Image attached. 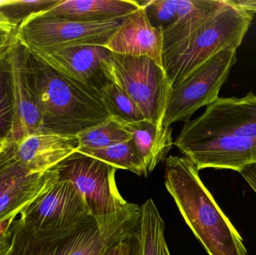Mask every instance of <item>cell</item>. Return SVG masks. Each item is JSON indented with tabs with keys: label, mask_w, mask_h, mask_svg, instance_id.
Returning a JSON list of instances; mask_svg holds the SVG:
<instances>
[{
	"label": "cell",
	"mask_w": 256,
	"mask_h": 255,
	"mask_svg": "<svg viewBox=\"0 0 256 255\" xmlns=\"http://www.w3.org/2000/svg\"><path fill=\"white\" fill-rule=\"evenodd\" d=\"M239 7L252 13H256V0H233Z\"/></svg>",
	"instance_id": "1f68e13d"
},
{
	"label": "cell",
	"mask_w": 256,
	"mask_h": 255,
	"mask_svg": "<svg viewBox=\"0 0 256 255\" xmlns=\"http://www.w3.org/2000/svg\"><path fill=\"white\" fill-rule=\"evenodd\" d=\"M32 51L63 74L100 94L114 83L110 70L112 52L105 46L78 45Z\"/></svg>",
	"instance_id": "8fae6325"
},
{
	"label": "cell",
	"mask_w": 256,
	"mask_h": 255,
	"mask_svg": "<svg viewBox=\"0 0 256 255\" xmlns=\"http://www.w3.org/2000/svg\"><path fill=\"white\" fill-rule=\"evenodd\" d=\"M203 0H150L138 1L146 8L148 17L155 27L162 29L198 8Z\"/></svg>",
	"instance_id": "603a6c76"
},
{
	"label": "cell",
	"mask_w": 256,
	"mask_h": 255,
	"mask_svg": "<svg viewBox=\"0 0 256 255\" xmlns=\"http://www.w3.org/2000/svg\"><path fill=\"white\" fill-rule=\"evenodd\" d=\"M254 13L244 10L233 0L208 19L177 47L162 57V67L172 88L188 78L215 55L242 45Z\"/></svg>",
	"instance_id": "277c9868"
},
{
	"label": "cell",
	"mask_w": 256,
	"mask_h": 255,
	"mask_svg": "<svg viewBox=\"0 0 256 255\" xmlns=\"http://www.w3.org/2000/svg\"><path fill=\"white\" fill-rule=\"evenodd\" d=\"M110 70L114 83L130 96L146 119L162 126L172 89L164 69L148 57L112 52Z\"/></svg>",
	"instance_id": "5b68a950"
},
{
	"label": "cell",
	"mask_w": 256,
	"mask_h": 255,
	"mask_svg": "<svg viewBox=\"0 0 256 255\" xmlns=\"http://www.w3.org/2000/svg\"><path fill=\"white\" fill-rule=\"evenodd\" d=\"M79 147L100 149L130 140V134L124 128V123L110 118L103 124L86 130L76 136Z\"/></svg>",
	"instance_id": "cb8c5ba5"
},
{
	"label": "cell",
	"mask_w": 256,
	"mask_h": 255,
	"mask_svg": "<svg viewBox=\"0 0 256 255\" xmlns=\"http://www.w3.org/2000/svg\"><path fill=\"white\" fill-rule=\"evenodd\" d=\"M124 126L130 134L148 173H150L160 163L166 159L167 154L172 148V128L158 125L146 119L124 123Z\"/></svg>",
	"instance_id": "e0dca14e"
},
{
	"label": "cell",
	"mask_w": 256,
	"mask_h": 255,
	"mask_svg": "<svg viewBox=\"0 0 256 255\" xmlns=\"http://www.w3.org/2000/svg\"><path fill=\"white\" fill-rule=\"evenodd\" d=\"M52 168L73 184L92 217L115 214L128 203L117 187L116 168L102 160L75 151Z\"/></svg>",
	"instance_id": "52a82bcc"
},
{
	"label": "cell",
	"mask_w": 256,
	"mask_h": 255,
	"mask_svg": "<svg viewBox=\"0 0 256 255\" xmlns=\"http://www.w3.org/2000/svg\"><path fill=\"white\" fill-rule=\"evenodd\" d=\"M231 136L256 140V94L220 97L194 120L185 121L179 140Z\"/></svg>",
	"instance_id": "9c48e42d"
},
{
	"label": "cell",
	"mask_w": 256,
	"mask_h": 255,
	"mask_svg": "<svg viewBox=\"0 0 256 255\" xmlns=\"http://www.w3.org/2000/svg\"><path fill=\"white\" fill-rule=\"evenodd\" d=\"M134 0H62L43 14L80 22L122 19L140 8Z\"/></svg>",
	"instance_id": "2e32d148"
},
{
	"label": "cell",
	"mask_w": 256,
	"mask_h": 255,
	"mask_svg": "<svg viewBox=\"0 0 256 255\" xmlns=\"http://www.w3.org/2000/svg\"><path fill=\"white\" fill-rule=\"evenodd\" d=\"M14 143L15 155L31 173H43L79 148L76 137L38 132Z\"/></svg>",
	"instance_id": "9a60e30c"
},
{
	"label": "cell",
	"mask_w": 256,
	"mask_h": 255,
	"mask_svg": "<svg viewBox=\"0 0 256 255\" xmlns=\"http://www.w3.org/2000/svg\"><path fill=\"white\" fill-rule=\"evenodd\" d=\"M164 255H171L170 254V250H168V247H167L166 243H164Z\"/></svg>",
	"instance_id": "836d02e7"
},
{
	"label": "cell",
	"mask_w": 256,
	"mask_h": 255,
	"mask_svg": "<svg viewBox=\"0 0 256 255\" xmlns=\"http://www.w3.org/2000/svg\"><path fill=\"white\" fill-rule=\"evenodd\" d=\"M76 151L102 160L117 169L130 171L138 176L148 175L132 139L100 149L79 147Z\"/></svg>",
	"instance_id": "44dd1931"
},
{
	"label": "cell",
	"mask_w": 256,
	"mask_h": 255,
	"mask_svg": "<svg viewBox=\"0 0 256 255\" xmlns=\"http://www.w3.org/2000/svg\"><path fill=\"white\" fill-rule=\"evenodd\" d=\"M61 1L62 0H4L0 4V15L18 28L28 18L50 10Z\"/></svg>",
	"instance_id": "484cf974"
},
{
	"label": "cell",
	"mask_w": 256,
	"mask_h": 255,
	"mask_svg": "<svg viewBox=\"0 0 256 255\" xmlns=\"http://www.w3.org/2000/svg\"><path fill=\"white\" fill-rule=\"evenodd\" d=\"M18 28L0 15V57L10 50L18 42Z\"/></svg>",
	"instance_id": "83f0119b"
},
{
	"label": "cell",
	"mask_w": 256,
	"mask_h": 255,
	"mask_svg": "<svg viewBox=\"0 0 256 255\" xmlns=\"http://www.w3.org/2000/svg\"></svg>",
	"instance_id": "8d00e7d4"
},
{
	"label": "cell",
	"mask_w": 256,
	"mask_h": 255,
	"mask_svg": "<svg viewBox=\"0 0 256 255\" xmlns=\"http://www.w3.org/2000/svg\"><path fill=\"white\" fill-rule=\"evenodd\" d=\"M174 145L198 171L230 169L240 173L256 164V140L231 136L179 140Z\"/></svg>",
	"instance_id": "7c38bea8"
},
{
	"label": "cell",
	"mask_w": 256,
	"mask_h": 255,
	"mask_svg": "<svg viewBox=\"0 0 256 255\" xmlns=\"http://www.w3.org/2000/svg\"><path fill=\"white\" fill-rule=\"evenodd\" d=\"M236 62L237 49L226 48L174 87L167 102L162 126L171 127L174 123L189 121L200 108L218 100Z\"/></svg>",
	"instance_id": "8992f818"
},
{
	"label": "cell",
	"mask_w": 256,
	"mask_h": 255,
	"mask_svg": "<svg viewBox=\"0 0 256 255\" xmlns=\"http://www.w3.org/2000/svg\"><path fill=\"white\" fill-rule=\"evenodd\" d=\"M7 143H6V142H3V141L0 140V152L2 151L3 148L6 147V144Z\"/></svg>",
	"instance_id": "e575fe53"
},
{
	"label": "cell",
	"mask_w": 256,
	"mask_h": 255,
	"mask_svg": "<svg viewBox=\"0 0 256 255\" xmlns=\"http://www.w3.org/2000/svg\"><path fill=\"white\" fill-rule=\"evenodd\" d=\"M12 62L16 114L9 142H16L40 130L42 115L28 48L19 40L12 47Z\"/></svg>",
	"instance_id": "4fadbf2b"
},
{
	"label": "cell",
	"mask_w": 256,
	"mask_h": 255,
	"mask_svg": "<svg viewBox=\"0 0 256 255\" xmlns=\"http://www.w3.org/2000/svg\"><path fill=\"white\" fill-rule=\"evenodd\" d=\"M18 215L10 214L0 220V255H8L12 250V226Z\"/></svg>",
	"instance_id": "f1b7e54d"
},
{
	"label": "cell",
	"mask_w": 256,
	"mask_h": 255,
	"mask_svg": "<svg viewBox=\"0 0 256 255\" xmlns=\"http://www.w3.org/2000/svg\"><path fill=\"white\" fill-rule=\"evenodd\" d=\"M240 173L256 192V164L244 168Z\"/></svg>",
	"instance_id": "4dcf8cb0"
},
{
	"label": "cell",
	"mask_w": 256,
	"mask_h": 255,
	"mask_svg": "<svg viewBox=\"0 0 256 255\" xmlns=\"http://www.w3.org/2000/svg\"><path fill=\"white\" fill-rule=\"evenodd\" d=\"M12 49L0 57V140L6 143L12 137L16 114Z\"/></svg>",
	"instance_id": "7402d4cb"
},
{
	"label": "cell",
	"mask_w": 256,
	"mask_h": 255,
	"mask_svg": "<svg viewBox=\"0 0 256 255\" xmlns=\"http://www.w3.org/2000/svg\"><path fill=\"white\" fill-rule=\"evenodd\" d=\"M122 19L80 22L40 13L28 18L18 28V37L31 50L78 45L105 46Z\"/></svg>",
	"instance_id": "ba28073f"
},
{
	"label": "cell",
	"mask_w": 256,
	"mask_h": 255,
	"mask_svg": "<svg viewBox=\"0 0 256 255\" xmlns=\"http://www.w3.org/2000/svg\"><path fill=\"white\" fill-rule=\"evenodd\" d=\"M100 96L111 118L126 124L146 119L138 105L130 96L115 83L104 88Z\"/></svg>",
	"instance_id": "d4e9b609"
},
{
	"label": "cell",
	"mask_w": 256,
	"mask_h": 255,
	"mask_svg": "<svg viewBox=\"0 0 256 255\" xmlns=\"http://www.w3.org/2000/svg\"><path fill=\"white\" fill-rule=\"evenodd\" d=\"M20 215L26 226L36 231L66 229L92 217L73 184L60 177Z\"/></svg>",
	"instance_id": "30bf717a"
},
{
	"label": "cell",
	"mask_w": 256,
	"mask_h": 255,
	"mask_svg": "<svg viewBox=\"0 0 256 255\" xmlns=\"http://www.w3.org/2000/svg\"><path fill=\"white\" fill-rule=\"evenodd\" d=\"M134 235L131 238L124 240V241H120L118 244L112 246L102 255H131Z\"/></svg>",
	"instance_id": "f546056e"
},
{
	"label": "cell",
	"mask_w": 256,
	"mask_h": 255,
	"mask_svg": "<svg viewBox=\"0 0 256 255\" xmlns=\"http://www.w3.org/2000/svg\"><path fill=\"white\" fill-rule=\"evenodd\" d=\"M32 174L16 158L14 143L8 142L0 152V197L9 188Z\"/></svg>",
	"instance_id": "4316f807"
},
{
	"label": "cell",
	"mask_w": 256,
	"mask_h": 255,
	"mask_svg": "<svg viewBox=\"0 0 256 255\" xmlns=\"http://www.w3.org/2000/svg\"><path fill=\"white\" fill-rule=\"evenodd\" d=\"M226 3V0H203L198 8L162 29V57L194 34Z\"/></svg>",
	"instance_id": "d6986e66"
},
{
	"label": "cell",
	"mask_w": 256,
	"mask_h": 255,
	"mask_svg": "<svg viewBox=\"0 0 256 255\" xmlns=\"http://www.w3.org/2000/svg\"><path fill=\"white\" fill-rule=\"evenodd\" d=\"M185 157L166 159L165 187L209 255H248L243 239Z\"/></svg>",
	"instance_id": "7a4b0ae2"
},
{
	"label": "cell",
	"mask_w": 256,
	"mask_h": 255,
	"mask_svg": "<svg viewBox=\"0 0 256 255\" xmlns=\"http://www.w3.org/2000/svg\"><path fill=\"white\" fill-rule=\"evenodd\" d=\"M165 223L152 199L140 206V218L137 230L138 255H164Z\"/></svg>",
	"instance_id": "ffe728a7"
},
{
	"label": "cell",
	"mask_w": 256,
	"mask_h": 255,
	"mask_svg": "<svg viewBox=\"0 0 256 255\" xmlns=\"http://www.w3.org/2000/svg\"><path fill=\"white\" fill-rule=\"evenodd\" d=\"M42 112L38 132L76 137L111 118L100 93L66 76L28 49Z\"/></svg>",
	"instance_id": "3957f363"
},
{
	"label": "cell",
	"mask_w": 256,
	"mask_h": 255,
	"mask_svg": "<svg viewBox=\"0 0 256 255\" xmlns=\"http://www.w3.org/2000/svg\"><path fill=\"white\" fill-rule=\"evenodd\" d=\"M140 206L128 203L110 215L88 217L78 224L54 231H36L20 218L12 226L8 255H102L138 230Z\"/></svg>",
	"instance_id": "6da1fadb"
},
{
	"label": "cell",
	"mask_w": 256,
	"mask_h": 255,
	"mask_svg": "<svg viewBox=\"0 0 256 255\" xmlns=\"http://www.w3.org/2000/svg\"><path fill=\"white\" fill-rule=\"evenodd\" d=\"M131 255H138V242L137 238V232L132 237V250Z\"/></svg>",
	"instance_id": "d6a6232c"
},
{
	"label": "cell",
	"mask_w": 256,
	"mask_h": 255,
	"mask_svg": "<svg viewBox=\"0 0 256 255\" xmlns=\"http://www.w3.org/2000/svg\"><path fill=\"white\" fill-rule=\"evenodd\" d=\"M58 178L57 172L51 168L43 173L32 174L16 183L0 197V220L10 214H20L46 193Z\"/></svg>",
	"instance_id": "ac0fdd59"
},
{
	"label": "cell",
	"mask_w": 256,
	"mask_h": 255,
	"mask_svg": "<svg viewBox=\"0 0 256 255\" xmlns=\"http://www.w3.org/2000/svg\"><path fill=\"white\" fill-rule=\"evenodd\" d=\"M105 47L112 53L148 57L164 68L162 28L152 25L143 6L122 19Z\"/></svg>",
	"instance_id": "5bb4252c"
},
{
	"label": "cell",
	"mask_w": 256,
	"mask_h": 255,
	"mask_svg": "<svg viewBox=\"0 0 256 255\" xmlns=\"http://www.w3.org/2000/svg\"><path fill=\"white\" fill-rule=\"evenodd\" d=\"M4 0H0V4H2L3 1H4Z\"/></svg>",
	"instance_id": "d590c367"
}]
</instances>
